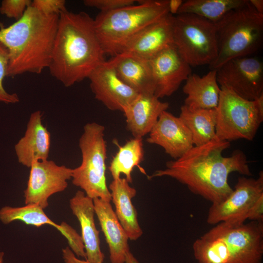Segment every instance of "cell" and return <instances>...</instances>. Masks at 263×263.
Wrapping results in <instances>:
<instances>
[{
	"label": "cell",
	"mask_w": 263,
	"mask_h": 263,
	"mask_svg": "<svg viewBox=\"0 0 263 263\" xmlns=\"http://www.w3.org/2000/svg\"><path fill=\"white\" fill-rule=\"evenodd\" d=\"M230 146V142L216 136L206 144L194 146L180 158L168 161L165 169L156 170L149 179L169 177L212 204L220 203L233 191L228 182L230 173L252 175L243 151L237 150L230 156H223Z\"/></svg>",
	"instance_id": "obj_1"
},
{
	"label": "cell",
	"mask_w": 263,
	"mask_h": 263,
	"mask_svg": "<svg viewBox=\"0 0 263 263\" xmlns=\"http://www.w3.org/2000/svg\"><path fill=\"white\" fill-rule=\"evenodd\" d=\"M94 19L84 12L61 13L48 68L52 76L70 87L88 78L104 61Z\"/></svg>",
	"instance_id": "obj_2"
},
{
	"label": "cell",
	"mask_w": 263,
	"mask_h": 263,
	"mask_svg": "<svg viewBox=\"0 0 263 263\" xmlns=\"http://www.w3.org/2000/svg\"><path fill=\"white\" fill-rule=\"evenodd\" d=\"M58 19V15L44 14L30 5L12 24L0 23V42L9 55L7 76L40 74L49 67Z\"/></svg>",
	"instance_id": "obj_3"
},
{
	"label": "cell",
	"mask_w": 263,
	"mask_h": 263,
	"mask_svg": "<svg viewBox=\"0 0 263 263\" xmlns=\"http://www.w3.org/2000/svg\"><path fill=\"white\" fill-rule=\"evenodd\" d=\"M169 0H138L131 5L106 12L94 19L96 34L105 54L120 53L126 43L149 25L167 16Z\"/></svg>",
	"instance_id": "obj_4"
},
{
	"label": "cell",
	"mask_w": 263,
	"mask_h": 263,
	"mask_svg": "<svg viewBox=\"0 0 263 263\" xmlns=\"http://www.w3.org/2000/svg\"><path fill=\"white\" fill-rule=\"evenodd\" d=\"M218 55L209 65L216 70L228 60L252 56L261 48L263 39V15L258 13L249 0L228 12L215 23Z\"/></svg>",
	"instance_id": "obj_5"
},
{
	"label": "cell",
	"mask_w": 263,
	"mask_h": 263,
	"mask_svg": "<svg viewBox=\"0 0 263 263\" xmlns=\"http://www.w3.org/2000/svg\"><path fill=\"white\" fill-rule=\"evenodd\" d=\"M105 127L95 122L87 123L79 139L82 155L81 164L73 169L72 183L94 199L111 202V196L106 183L107 146Z\"/></svg>",
	"instance_id": "obj_6"
},
{
	"label": "cell",
	"mask_w": 263,
	"mask_h": 263,
	"mask_svg": "<svg viewBox=\"0 0 263 263\" xmlns=\"http://www.w3.org/2000/svg\"><path fill=\"white\" fill-rule=\"evenodd\" d=\"M216 111V136L228 141L252 140L263 121V95L254 100L244 99L220 87Z\"/></svg>",
	"instance_id": "obj_7"
},
{
	"label": "cell",
	"mask_w": 263,
	"mask_h": 263,
	"mask_svg": "<svg viewBox=\"0 0 263 263\" xmlns=\"http://www.w3.org/2000/svg\"><path fill=\"white\" fill-rule=\"evenodd\" d=\"M173 43L191 66L210 65L217 57L214 23L189 13L173 16Z\"/></svg>",
	"instance_id": "obj_8"
},
{
	"label": "cell",
	"mask_w": 263,
	"mask_h": 263,
	"mask_svg": "<svg viewBox=\"0 0 263 263\" xmlns=\"http://www.w3.org/2000/svg\"><path fill=\"white\" fill-rule=\"evenodd\" d=\"M207 232L225 243L229 255L227 263H262L263 222H221Z\"/></svg>",
	"instance_id": "obj_9"
},
{
	"label": "cell",
	"mask_w": 263,
	"mask_h": 263,
	"mask_svg": "<svg viewBox=\"0 0 263 263\" xmlns=\"http://www.w3.org/2000/svg\"><path fill=\"white\" fill-rule=\"evenodd\" d=\"M216 70L220 87L249 100L263 95V64L258 57L252 55L234 58Z\"/></svg>",
	"instance_id": "obj_10"
},
{
	"label": "cell",
	"mask_w": 263,
	"mask_h": 263,
	"mask_svg": "<svg viewBox=\"0 0 263 263\" xmlns=\"http://www.w3.org/2000/svg\"><path fill=\"white\" fill-rule=\"evenodd\" d=\"M263 195V171L257 178L239 177L230 194L223 201L212 204L207 216L210 225L221 222L244 223L254 203Z\"/></svg>",
	"instance_id": "obj_11"
},
{
	"label": "cell",
	"mask_w": 263,
	"mask_h": 263,
	"mask_svg": "<svg viewBox=\"0 0 263 263\" xmlns=\"http://www.w3.org/2000/svg\"><path fill=\"white\" fill-rule=\"evenodd\" d=\"M30 168L27 188L24 191L25 204H36L44 209L48 206L51 196L67 188L73 169L48 159L36 161Z\"/></svg>",
	"instance_id": "obj_12"
},
{
	"label": "cell",
	"mask_w": 263,
	"mask_h": 263,
	"mask_svg": "<svg viewBox=\"0 0 263 263\" xmlns=\"http://www.w3.org/2000/svg\"><path fill=\"white\" fill-rule=\"evenodd\" d=\"M88 78L95 98L112 111L123 113L139 94L120 78L111 59L97 66Z\"/></svg>",
	"instance_id": "obj_13"
},
{
	"label": "cell",
	"mask_w": 263,
	"mask_h": 263,
	"mask_svg": "<svg viewBox=\"0 0 263 263\" xmlns=\"http://www.w3.org/2000/svg\"><path fill=\"white\" fill-rule=\"evenodd\" d=\"M155 83L154 94L158 98L169 96L192 74L191 67L173 44L149 60Z\"/></svg>",
	"instance_id": "obj_14"
},
{
	"label": "cell",
	"mask_w": 263,
	"mask_h": 263,
	"mask_svg": "<svg viewBox=\"0 0 263 263\" xmlns=\"http://www.w3.org/2000/svg\"><path fill=\"white\" fill-rule=\"evenodd\" d=\"M146 141L162 147L174 160L194 146L191 134L185 124L167 111L161 113Z\"/></svg>",
	"instance_id": "obj_15"
},
{
	"label": "cell",
	"mask_w": 263,
	"mask_h": 263,
	"mask_svg": "<svg viewBox=\"0 0 263 263\" xmlns=\"http://www.w3.org/2000/svg\"><path fill=\"white\" fill-rule=\"evenodd\" d=\"M173 16L169 14L143 29L126 43L120 53L131 54L149 60L174 44Z\"/></svg>",
	"instance_id": "obj_16"
},
{
	"label": "cell",
	"mask_w": 263,
	"mask_h": 263,
	"mask_svg": "<svg viewBox=\"0 0 263 263\" xmlns=\"http://www.w3.org/2000/svg\"><path fill=\"white\" fill-rule=\"evenodd\" d=\"M42 114L37 111L29 117L25 134L15 146L18 162L30 168L36 161L48 159L51 145V134L43 125Z\"/></svg>",
	"instance_id": "obj_17"
},
{
	"label": "cell",
	"mask_w": 263,
	"mask_h": 263,
	"mask_svg": "<svg viewBox=\"0 0 263 263\" xmlns=\"http://www.w3.org/2000/svg\"><path fill=\"white\" fill-rule=\"evenodd\" d=\"M72 213L78 219L85 246L86 260L92 263H103L105 256L100 248L99 231L94 222L93 199L82 190H78L70 200Z\"/></svg>",
	"instance_id": "obj_18"
},
{
	"label": "cell",
	"mask_w": 263,
	"mask_h": 263,
	"mask_svg": "<svg viewBox=\"0 0 263 263\" xmlns=\"http://www.w3.org/2000/svg\"><path fill=\"white\" fill-rule=\"evenodd\" d=\"M169 107L154 94H139L123 112L127 128L134 138L149 133L161 113Z\"/></svg>",
	"instance_id": "obj_19"
},
{
	"label": "cell",
	"mask_w": 263,
	"mask_h": 263,
	"mask_svg": "<svg viewBox=\"0 0 263 263\" xmlns=\"http://www.w3.org/2000/svg\"><path fill=\"white\" fill-rule=\"evenodd\" d=\"M96 214L108 244L111 263H125L130 251L129 238L116 217L111 202L93 199Z\"/></svg>",
	"instance_id": "obj_20"
},
{
	"label": "cell",
	"mask_w": 263,
	"mask_h": 263,
	"mask_svg": "<svg viewBox=\"0 0 263 263\" xmlns=\"http://www.w3.org/2000/svg\"><path fill=\"white\" fill-rule=\"evenodd\" d=\"M112 60L120 78L139 94H154L155 83L148 60L121 53Z\"/></svg>",
	"instance_id": "obj_21"
},
{
	"label": "cell",
	"mask_w": 263,
	"mask_h": 263,
	"mask_svg": "<svg viewBox=\"0 0 263 263\" xmlns=\"http://www.w3.org/2000/svg\"><path fill=\"white\" fill-rule=\"evenodd\" d=\"M111 201L114 212L129 240L135 241L143 234L137 219V211L132 199L136 194V190L130 185L125 178L113 179L109 186Z\"/></svg>",
	"instance_id": "obj_22"
},
{
	"label": "cell",
	"mask_w": 263,
	"mask_h": 263,
	"mask_svg": "<svg viewBox=\"0 0 263 263\" xmlns=\"http://www.w3.org/2000/svg\"><path fill=\"white\" fill-rule=\"evenodd\" d=\"M183 92L187 96L185 105L192 109H212L218 106L221 88L216 70H210L201 76L191 74L185 81Z\"/></svg>",
	"instance_id": "obj_23"
},
{
	"label": "cell",
	"mask_w": 263,
	"mask_h": 263,
	"mask_svg": "<svg viewBox=\"0 0 263 263\" xmlns=\"http://www.w3.org/2000/svg\"><path fill=\"white\" fill-rule=\"evenodd\" d=\"M179 117L189 131L195 146L206 144L216 137V109H192L183 105Z\"/></svg>",
	"instance_id": "obj_24"
},
{
	"label": "cell",
	"mask_w": 263,
	"mask_h": 263,
	"mask_svg": "<svg viewBox=\"0 0 263 263\" xmlns=\"http://www.w3.org/2000/svg\"><path fill=\"white\" fill-rule=\"evenodd\" d=\"M144 156L142 138L133 137L123 145L118 146V150L109 167L113 179L119 178L121 174H124L128 182L132 183V172L134 168L138 167L143 171L140 164L143 161Z\"/></svg>",
	"instance_id": "obj_25"
},
{
	"label": "cell",
	"mask_w": 263,
	"mask_h": 263,
	"mask_svg": "<svg viewBox=\"0 0 263 263\" xmlns=\"http://www.w3.org/2000/svg\"><path fill=\"white\" fill-rule=\"evenodd\" d=\"M246 0H187L177 14L189 13L216 23L228 12L243 4Z\"/></svg>",
	"instance_id": "obj_26"
},
{
	"label": "cell",
	"mask_w": 263,
	"mask_h": 263,
	"mask_svg": "<svg viewBox=\"0 0 263 263\" xmlns=\"http://www.w3.org/2000/svg\"><path fill=\"white\" fill-rule=\"evenodd\" d=\"M0 220L4 224L19 220L26 225L37 227L49 225L60 232L62 229L61 224L58 225L51 220L44 209L36 204H28L20 207H3L0 209Z\"/></svg>",
	"instance_id": "obj_27"
},
{
	"label": "cell",
	"mask_w": 263,
	"mask_h": 263,
	"mask_svg": "<svg viewBox=\"0 0 263 263\" xmlns=\"http://www.w3.org/2000/svg\"><path fill=\"white\" fill-rule=\"evenodd\" d=\"M194 258L199 263H227L229 252L224 241L207 232L193 243Z\"/></svg>",
	"instance_id": "obj_28"
},
{
	"label": "cell",
	"mask_w": 263,
	"mask_h": 263,
	"mask_svg": "<svg viewBox=\"0 0 263 263\" xmlns=\"http://www.w3.org/2000/svg\"><path fill=\"white\" fill-rule=\"evenodd\" d=\"M8 52L5 46L0 42V102L6 104H15L18 102L19 98L15 93H9L3 86V81L7 76L8 67Z\"/></svg>",
	"instance_id": "obj_29"
},
{
	"label": "cell",
	"mask_w": 263,
	"mask_h": 263,
	"mask_svg": "<svg viewBox=\"0 0 263 263\" xmlns=\"http://www.w3.org/2000/svg\"><path fill=\"white\" fill-rule=\"evenodd\" d=\"M31 2L30 0H3L0 6V13L17 21L23 16Z\"/></svg>",
	"instance_id": "obj_30"
},
{
	"label": "cell",
	"mask_w": 263,
	"mask_h": 263,
	"mask_svg": "<svg viewBox=\"0 0 263 263\" xmlns=\"http://www.w3.org/2000/svg\"><path fill=\"white\" fill-rule=\"evenodd\" d=\"M63 230L61 234L68 240L69 248L77 257L84 258L86 260L85 246L81 236L65 222H62Z\"/></svg>",
	"instance_id": "obj_31"
},
{
	"label": "cell",
	"mask_w": 263,
	"mask_h": 263,
	"mask_svg": "<svg viewBox=\"0 0 263 263\" xmlns=\"http://www.w3.org/2000/svg\"><path fill=\"white\" fill-rule=\"evenodd\" d=\"M31 5L40 12L47 15H58L67 10L64 0H34Z\"/></svg>",
	"instance_id": "obj_32"
},
{
	"label": "cell",
	"mask_w": 263,
	"mask_h": 263,
	"mask_svg": "<svg viewBox=\"0 0 263 263\" xmlns=\"http://www.w3.org/2000/svg\"><path fill=\"white\" fill-rule=\"evenodd\" d=\"M134 0H85L84 5L97 8L100 12L113 11L118 8L134 4Z\"/></svg>",
	"instance_id": "obj_33"
},
{
	"label": "cell",
	"mask_w": 263,
	"mask_h": 263,
	"mask_svg": "<svg viewBox=\"0 0 263 263\" xmlns=\"http://www.w3.org/2000/svg\"><path fill=\"white\" fill-rule=\"evenodd\" d=\"M247 219L251 221L263 222V195L252 206L248 213Z\"/></svg>",
	"instance_id": "obj_34"
},
{
	"label": "cell",
	"mask_w": 263,
	"mask_h": 263,
	"mask_svg": "<svg viewBox=\"0 0 263 263\" xmlns=\"http://www.w3.org/2000/svg\"><path fill=\"white\" fill-rule=\"evenodd\" d=\"M62 258L64 263H92L87 260L79 259L69 247H66L62 250Z\"/></svg>",
	"instance_id": "obj_35"
},
{
	"label": "cell",
	"mask_w": 263,
	"mask_h": 263,
	"mask_svg": "<svg viewBox=\"0 0 263 263\" xmlns=\"http://www.w3.org/2000/svg\"><path fill=\"white\" fill-rule=\"evenodd\" d=\"M183 1H184L182 0H169V13L173 16L174 14H177L178 12Z\"/></svg>",
	"instance_id": "obj_36"
},
{
	"label": "cell",
	"mask_w": 263,
	"mask_h": 263,
	"mask_svg": "<svg viewBox=\"0 0 263 263\" xmlns=\"http://www.w3.org/2000/svg\"><path fill=\"white\" fill-rule=\"evenodd\" d=\"M249 1L251 5L258 13L263 15V0H249Z\"/></svg>",
	"instance_id": "obj_37"
},
{
	"label": "cell",
	"mask_w": 263,
	"mask_h": 263,
	"mask_svg": "<svg viewBox=\"0 0 263 263\" xmlns=\"http://www.w3.org/2000/svg\"><path fill=\"white\" fill-rule=\"evenodd\" d=\"M125 263H139L132 253L129 251L126 256Z\"/></svg>",
	"instance_id": "obj_38"
},
{
	"label": "cell",
	"mask_w": 263,
	"mask_h": 263,
	"mask_svg": "<svg viewBox=\"0 0 263 263\" xmlns=\"http://www.w3.org/2000/svg\"><path fill=\"white\" fill-rule=\"evenodd\" d=\"M4 253L0 252V263H3Z\"/></svg>",
	"instance_id": "obj_39"
}]
</instances>
